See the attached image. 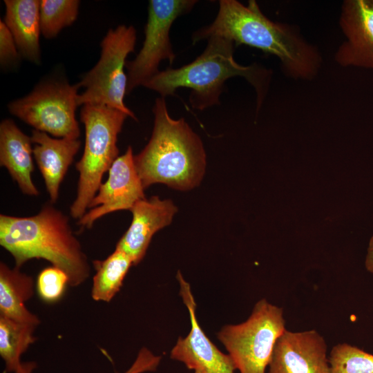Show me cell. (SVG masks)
I'll return each mask as SVG.
<instances>
[{
	"label": "cell",
	"instance_id": "cell-23",
	"mask_svg": "<svg viewBox=\"0 0 373 373\" xmlns=\"http://www.w3.org/2000/svg\"><path fill=\"white\" fill-rule=\"evenodd\" d=\"M67 285H69L67 274L59 268L51 266L39 272L35 283V289L44 302L50 304L61 298Z\"/></svg>",
	"mask_w": 373,
	"mask_h": 373
},
{
	"label": "cell",
	"instance_id": "cell-16",
	"mask_svg": "<svg viewBox=\"0 0 373 373\" xmlns=\"http://www.w3.org/2000/svg\"><path fill=\"white\" fill-rule=\"evenodd\" d=\"M31 137L23 133L10 119L0 124V165L5 167L21 191L37 196L39 191L32 182L34 171Z\"/></svg>",
	"mask_w": 373,
	"mask_h": 373
},
{
	"label": "cell",
	"instance_id": "cell-26",
	"mask_svg": "<svg viewBox=\"0 0 373 373\" xmlns=\"http://www.w3.org/2000/svg\"><path fill=\"white\" fill-rule=\"evenodd\" d=\"M365 264L367 270L373 274V236L369 242Z\"/></svg>",
	"mask_w": 373,
	"mask_h": 373
},
{
	"label": "cell",
	"instance_id": "cell-9",
	"mask_svg": "<svg viewBox=\"0 0 373 373\" xmlns=\"http://www.w3.org/2000/svg\"><path fill=\"white\" fill-rule=\"evenodd\" d=\"M196 2L195 0L149 1L143 46L135 58L126 64L127 94L139 86H144L156 75L162 60L173 64L175 55L170 41L171 27L178 17L189 12Z\"/></svg>",
	"mask_w": 373,
	"mask_h": 373
},
{
	"label": "cell",
	"instance_id": "cell-13",
	"mask_svg": "<svg viewBox=\"0 0 373 373\" xmlns=\"http://www.w3.org/2000/svg\"><path fill=\"white\" fill-rule=\"evenodd\" d=\"M327 349L316 330L285 329L275 344L267 373H331Z\"/></svg>",
	"mask_w": 373,
	"mask_h": 373
},
{
	"label": "cell",
	"instance_id": "cell-25",
	"mask_svg": "<svg viewBox=\"0 0 373 373\" xmlns=\"http://www.w3.org/2000/svg\"><path fill=\"white\" fill-rule=\"evenodd\" d=\"M19 58V50L15 41L5 24L0 21V63L2 66H8Z\"/></svg>",
	"mask_w": 373,
	"mask_h": 373
},
{
	"label": "cell",
	"instance_id": "cell-8",
	"mask_svg": "<svg viewBox=\"0 0 373 373\" xmlns=\"http://www.w3.org/2000/svg\"><path fill=\"white\" fill-rule=\"evenodd\" d=\"M79 87L66 82H50L35 88L29 95L8 104L11 114L35 130L59 138L78 139L75 117Z\"/></svg>",
	"mask_w": 373,
	"mask_h": 373
},
{
	"label": "cell",
	"instance_id": "cell-5",
	"mask_svg": "<svg viewBox=\"0 0 373 373\" xmlns=\"http://www.w3.org/2000/svg\"><path fill=\"white\" fill-rule=\"evenodd\" d=\"M124 112L101 104H85L80 119L85 128V145L82 158L76 163L79 172L77 196L70 214L79 220L96 195L104 173L119 157L117 137L124 121Z\"/></svg>",
	"mask_w": 373,
	"mask_h": 373
},
{
	"label": "cell",
	"instance_id": "cell-2",
	"mask_svg": "<svg viewBox=\"0 0 373 373\" xmlns=\"http://www.w3.org/2000/svg\"><path fill=\"white\" fill-rule=\"evenodd\" d=\"M52 204L29 217L1 214L0 245L12 255L15 267L44 259L67 274L70 286L77 287L90 276L88 258L68 217Z\"/></svg>",
	"mask_w": 373,
	"mask_h": 373
},
{
	"label": "cell",
	"instance_id": "cell-6",
	"mask_svg": "<svg viewBox=\"0 0 373 373\" xmlns=\"http://www.w3.org/2000/svg\"><path fill=\"white\" fill-rule=\"evenodd\" d=\"M285 329L283 309L263 298L247 321L224 326L218 338L240 373H266L275 344Z\"/></svg>",
	"mask_w": 373,
	"mask_h": 373
},
{
	"label": "cell",
	"instance_id": "cell-11",
	"mask_svg": "<svg viewBox=\"0 0 373 373\" xmlns=\"http://www.w3.org/2000/svg\"><path fill=\"white\" fill-rule=\"evenodd\" d=\"M177 279L180 294L189 313L191 329L185 338H178L171 358L181 361L195 373H233L236 367L231 356L220 351L200 327L190 285L180 271Z\"/></svg>",
	"mask_w": 373,
	"mask_h": 373
},
{
	"label": "cell",
	"instance_id": "cell-3",
	"mask_svg": "<svg viewBox=\"0 0 373 373\" xmlns=\"http://www.w3.org/2000/svg\"><path fill=\"white\" fill-rule=\"evenodd\" d=\"M151 137L142 151L134 155L144 189L161 183L179 191H189L202 180L206 153L200 137L184 118L173 119L165 99L157 98L153 108Z\"/></svg>",
	"mask_w": 373,
	"mask_h": 373
},
{
	"label": "cell",
	"instance_id": "cell-22",
	"mask_svg": "<svg viewBox=\"0 0 373 373\" xmlns=\"http://www.w3.org/2000/svg\"><path fill=\"white\" fill-rule=\"evenodd\" d=\"M329 362L331 373H373V354L345 343L333 347Z\"/></svg>",
	"mask_w": 373,
	"mask_h": 373
},
{
	"label": "cell",
	"instance_id": "cell-17",
	"mask_svg": "<svg viewBox=\"0 0 373 373\" xmlns=\"http://www.w3.org/2000/svg\"><path fill=\"white\" fill-rule=\"evenodd\" d=\"M3 22L10 31L19 54L25 59L40 61V4L38 0H5Z\"/></svg>",
	"mask_w": 373,
	"mask_h": 373
},
{
	"label": "cell",
	"instance_id": "cell-7",
	"mask_svg": "<svg viewBox=\"0 0 373 373\" xmlns=\"http://www.w3.org/2000/svg\"><path fill=\"white\" fill-rule=\"evenodd\" d=\"M136 30L133 26H118L104 37L97 64L77 84L84 92L78 95L77 104H101L120 110L133 119L135 114L125 105L127 75L126 59L134 51Z\"/></svg>",
	"mask_w": 373,
	"mask_h": 373
},
{
	"label": "cell",
	"instance_id": "cell-19",
	"mask_svg": "<svg viewBox=\"0 0 373 373\" xmlns=\"http://www.w3.org/2000/svg\"><path fill=\"white\" fill-rule=\"evenodd\" d=\"M95 274L93 278L91 297L95 301L110 302L118 293L130 267L131 257L123 251L115 249L104 260L93 261Z\"/></svg>",
	"mask_w": 373,
	"mask_h": 373
},
{
	"label": "cell",
	"instance_id": "cell-18",
	"mask_svg": "<svg viewBox=\"0 0 373 373\" xmlns=\"http://www.w3.org/2000/svg\"><path fill=\"white\" fill-rule=\"evenodd\" d=\"M35 283L32 276L20 268H11L0 263V316L37 326L40 320L26 306L34 295Z\"/></svg>",
	"mask_w": 373,
	"mask_h": 373
},
{
	"label": "cell",
	"instance_id": "cell-4",
	"mask_svg": "<svg viewBox=\"0 0 373 373\" xmlns=\"http://www.w3.org/2000/svg\"><path fill=\"white\" fill-rule=\"evenodd\" d=\"M208 39L205 50L193 61L179 68L160 71L144 86L164 98L174 95L178 88H189L192 107L204 110L219 104L224 82L240 76L254 87L257 108H260L269 88L271 70L258 64L242 66L237 63L233 58L234 44L227 38L212 37Z\"/></svg>",
	"mask_w": 373,
	"mask_h": 373
},
{
	"label": "cell",
	"instance_id": "cell-10",
	"mask_svg": "<svg viewBox=\"0 0 373 373\" xmlns=\"http://www.w3.org/2000/svg\"><path fill=\"white\" fill-rule=\"evenodd\" d=\"M144 187L137 172L131 146L119 156L108 170V178L102 183L89 204V210L78 220L82 229H90L101 217L114 211L131 210L145 198Z\"/></svg>",
	"mask_w": 373,
	"mask_h": 373
},
{
	"label": "cell",
	"instance_id": "cell-20",
	"mask_svg": "<svg viewBox=\"0 0 373 373\" xmlns=\"http://www.w3.org/2000/svg\"><path fill=\"white\" fill-rule=\"evenodd\" d=\"M36 327L0 316V355L6 372L15 373L22 363L21 356L36 341Z\"/></svg>",
	"mask_w": 373,
	"mask_h": 373
},
{
	"label": "cell",
	"instance_id": "cell-24",
	"mask_svg": "<svg viewBox=\"0 0 373 373\" xmlns=\"http://www.w3.org/2000/svg\"><path fill=\"white\" fill-rule=\"evenodd\" d=\"M160 356L154 355L150 350L143 347L139 352L135 361L124 373H143L155 371L160 361ZM35 362H25L21 364L15 373H32L36 368Z\"/></svg>",
	"mask_w": 373,
	"mask_h": 373
},
{
	"label": "cell",
	"instance_id": "cell-15",
	"mask_svg": "<svg viewBox=\"0 0 373 373\" xmlns=\"http://www.w3.org/2000/svg\"><path fill=\"white\" fill-rule=\"evenodd\" d=\"M33 156L44 180L50 202L59 198V187L81 146L79 139L53 138L33 130Z\"/></svg>",
	"mask_w": 373,
	"mask_h": 373
},
{
	"label": "cell",
	"instance_id": "cell-1",
	"mask_svg": "<svg viewBox=\"0 0 373 373\" xmlns=\"http://www.w3.org/2000/svg\"><path fill=\"white\" fill-rule=\"evenodd\" d=\"M222 37L234 45H247L276 56L285 75L294 79L312 80L323 64L317 47L309 43L297 26L267 18L254 0L245 6L236 0H220L212 23L195 31L193 44Z\"/></svg>",
	"mask_w": 373,
	"mask_h": 373
},
{
	"label": "cell",
	"instance_id": "cell-14",
	"mask_svg": "<svg viewBox=\"0 0 373 373\" xmlns=\"http://www.w3.org/2000/svg\"><path fill=\"white\" fill-rule=\"evenodd\" d=\"M133 220L115 248L128 254L137 265L144 257L153 235L169 225L178 211L172 200L158 196L140 200L130 210Z\"/></svg>",
	"mask_w": 373,
	"mask_h": 373
},
{
	"label": "cell",
	"instance_id": "cell-12",
	"mask_svg": "<svg viewBox=\"0 0 373 373\" xmlns=\"http://www.w3.org/2000/svg\"><path fill=\"white\" fill-rule=\"evenodd\" d=\"M339 26L345 40L335 52L336 62L373 69V0L343 1Z\"/></svg>",
	"mask_w": 373,
	"mask_h": 373
},
{
	"label": "cell",
	"instance_id": "cell-21",
	"mask_svg": "<svg viewBox=\"0 0 373 373\" xmlns=\"http://www.w3.org/2000/svg\"><path fill=\"white\" fill-rule=\"evenodd\" d=\"M79 1L77 0H42L40 4L41 33L45 38L56 37L77 19Z\"/></svg>",
	"mask_w": 373,
	"mask_h": 373
}]
</instances>
